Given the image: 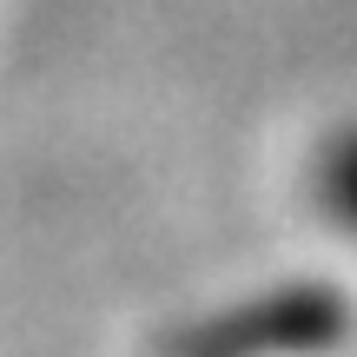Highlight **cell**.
Here are the masks:
<instances>
[{"label":"cell","instance_id":"1","mask_svg":"<svg viewBox=\"0 0 357 357\" xmlns=\"http://www.w3.org/2000/svg\"><path fill=\"white\" fill-rule=\"evenodd\" d=\"M337 331H344V298L337 291H278V298L245 305L238 318L172 331V344L238 357V351H311V344H331Z\"/></svg>","mask_w":357,"mask_h":357},{"label":"cell","instance_id":"2","mask_svg":"<svg viewBox=\"0 0 357 357\" xmlns=\"http://www.w3.org/2000/svg\"><path fill=\"white\" fill-rule=\"evenodd\" d=\"M324 185H331V205L357 225V132L331 153V166H324Z\"/></svg>","mask_w":357,"mask_h":357}]
</instances>
